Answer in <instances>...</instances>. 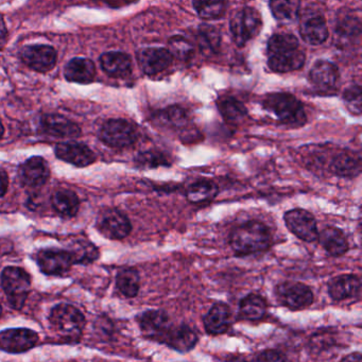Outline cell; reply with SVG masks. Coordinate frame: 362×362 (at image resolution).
Returning <instances> with one entry per match:
<instances>
[{"mask_svg":"<svg viewBox=\"0 0 362 362\" xmlns=\"http://www.w3.org/2000/svg\"><path fill=\"white\" fill-rule=\"evenodd\" d=\"M329 170L338 177L351 179L361 173V163L351 154L340 153L330 163Z\"/></svg>","mask_w":362,"mask_h":362,"instance_id":"cell-28","label":"cell"},{"mask_svg":"<svg viewBox=\"0 0 362 362\" xmlns=\"http://www.w3.org/2000/svg\"><path fill=\"white\" fill-rule=\"evenodd\" d=\"M52 201L54 209L64 217H74L79 211V198L71 190H58L54 192Z\"/></svg>","mask_w":362,"mask_h":362,"instance_id":"cell-30","label":"cell"},{"mask_svg":"<svg viewBox=\"0 0 362 362\" xmlns=\"http://www.w3.org/2000/svg\"><path fill=\"white\" fill-rule=\"evenodd\" d=\"M310 80L320 88H334L339 79L338 69L328 61H317L310 71Z\"/></svg>","mask_w":362,"mask_h":362,"instance_id":"cell-27","label":"cell"},{"mask_svg":"<svg viewBox=\"0 0 362 362\" xmlns=\"http://www.w3.org/2000/svg\"><path fill=\"white\" fill-rule=\"evenodd\" d=\"M141 279L135 269L129 268L119 271L116 277V286L120 293L126 298H134L139 294Z\"/></svg>","mask_w":362,"mask_h":362,"instance_id":"cell-31","label":"cell"},{"mask_svg":"<svg viewBox=\"0 0 362 362\" xmlns=\"http://www.w3.org/2000/svg\"><path fill=\"white\" fill-rule=\"evenodd\" d=\"M103 71L110 77L124 78L132 71V60L129 54L120 52H110L100 57Z\"/></svg>","mask_w":362,"mask_h":362,"instance_id":"cell-24","label":"cell"},{"mask_svg":"<svg viewBox=\"0 0 362 362\" xmlns=\"http://www.w3.org/2000/svg\"><path fill=\"white\" fill-rule=\"evenodd\" d=\"M1 285L9 304L14 309H22L30 292V275L18 267H7L1 273Z\"/></svg>","mask_w":362,"mask_h":362,"instance_id":"cell-5","label":"cell"},{"mask_svg":"<svg viewBox=\"0 0 362 362\" xmlns=\"http://www.w3.org/2000/svg\"><path fill=\"white\" fill-rule=\"evenodd\" d=\"M50 325L59 337L69 342L79 340L86 327V317L76 307L60 304L52 309Z\"/></svg>","mask_w":362,"mask_h":362,"instance_id":"cell-3","label":"cell"},{"mask_svg":"<svg viewBox=\"0 0 362 362\" xmlns=\"http://www.w3.org/2000/svg\"><path fill=\"white\" fill-rule=\"evenodd\" d=\"M8 186H9V179L7 173L0 170V197H3L7 192Z\"/></svg>","mask_w":362,"mask_h":362,"instance_id":"cell-43","label":"cell"},{"mask_svg":"<svg viewBox=\"0 0 362 362\" xmlns=\"http://www.w3.org/2000/svg\"><path fill=\"white\" fill-rule=\"evenodd\" d=\"M199 337L197 332L187 324L171 325L163 339L162 344L177 353L186 354L194 349L198 343Z\"/></svg>","mask_w":362,"mask_h":362,"instance_id":"cell-17","label":"cell"},{"mask_svg":"<svg viewBox=\"0 0 362 362\" xmlns=\"http://www.w3.org/2000/svg\"><path fill=\"white\" fill-rule=\"evenodd\" d=\"M18 175L23 185L29 188H39L49 179V166L41 156H33L21 166Z\"/></svg>","mask_w":362,"mask_h":362,"instance_id":"cell-18","label":"cell"},{"mask_svg":"<svg viewBox=\"0 0 362 362\" xmlns=\"http://www.w3.org/2000/svg\"><path fill=\"white\" fill-rule=\"evenodd\" d=\"M74 264H90L98 258L99 251L92 243L83 239H78L74 243L71 251Z\"/></svg>","mask_w":362,"mask_h":362,"instance_id":"cell-36","label":"cell"},{"mask_svg":"<svg viewBox=\"0 0 362 362\" xmlns=\"http://www.w3.org/2000/svg\"><path fill=\"white\" fill-rule=\"evenodd\" d=\"M300 33L302 39L310 45H320L328 37L327 25L321 12L307 9L300 16Z\"/></svg>","mask_w":362,"mask_h":362,"instance_id":"cell-11","label":"cell"},{"mask_svg":"<svg viewBox=\"0 0 362 362\" xmlns=\"http://www.w3.org/2000/svg\"><path fill=\"white\" fill-rule=\"evenodd\" d=\"M41 128L45 134L57 139H75L81 135V129L75 122L57 114H47L41 119Z\"/></svg>","mask_w":362,"mask_h":362,"instance_id":"cell-20","label":"cell"},{"mask_svg":"<svg viewBox=\"0 0 362 362\" xmlns=\"http://www.w3.org/2000/svg\"><path fill=\"white\" fill-rule=\"evenodd\" d=\"M4 133H5V129H4L3 122L0 120V139L3 137Z\"/></svg>","mask_w":362,"mask_h":362,"instance_id":"cell-45","label":"cell"},{"mask_svg":"<svg viewBox=\"0 0 362 362\" xmlns=\"http://www.w3.org/2000/svg\"><path fill=\"white\" fill-rule=\"evenodd\" d=\"M37 262L41 271L47 275L66 274L74 264L71 252L60 249H44L37 253Z\"/></svg>","mask_w":362,"mask_h":362,"instance_id":"cell-12","label":"cell"},{"mask_svg":"<svg viewBox=\"0 0 362 362\" xmlns=\"http://www.w3.org/2000/svg\"><path fill=\"white\" fill-rule=\"evenodd\" d=\"M8 42V29L3 16H0V50L4 49Z\"/></svg>","mask_w":362,"mask_h":362,"instance_id":"cell-42","label":"cell"},{"mask_svg":"<svg viewBox=\"0 0 362 362\" xmlns=\"http://www.w3.org/2000/svg\"><path fill=\"white\" fill-rule=\"evenodd\" d=\"M23 62L33 71L45 73L52 71L56 66V49L48 45L27 46L21 52Z\"/></svg>","mask_w":362,"mask_h":362,"instance_id":"cell-15","label":"cell"},{"mask_svg":"<svg viewBox=\"0 0 362 362\" xmlns=\"http://www.w3.org/2000/svg\"><path fill=\"white\" fill-rule=\"evenodd\" d=\"M268 310L267 300L258 294H249L239 303V319L245 321H258L266 315Z\"/></svg>","mask_w":362,"mask_h":362,"instance_id":"cell-26","label":"cell"},{"mask_svg":"<svg viewBox=\"0 0 362 362\" xmlns=\"http://www.w3.org/2000/svg\"><path fill=\"white\" fill-rule=\"evenodd\" d=\"M166 119L168 120L169 124H173V127L181 128L187 124V117H186L185 112L179 107H171L166 112Z\"/></svg>","mask_w":362,"mask_h":362,"instance_id":"cell-40","label":"cell"},{"mask_svg":"<svg viewBox=\"0 0 362 362\" xmlns=\"http://www.w3.org/2000/svg\"><path fill=\"white\" fill-rule=\"evenodd\" d=\"M300 0H271L273 16L281 23L293 22L300 12Z\"/></svg>","mask_w":362,"mask_h":362,"instance_id":"cell-32","label":"cell"},{"mask_svg":"<svg viewBox=\"0 0 362 362\" xmlns=\"http://www.w3.org/2000/svg\"><path fill=\"white\" fill-rule=\"evenodd\" d=\"M341 360H342V361L361 362V354H360L359 351H357V353H351L349 354V355L345 356V357H343Z\"/></svg>","mask_w":362,"mask_h":362,"instance_id":"cell-44","label":"cell"},{"mask_svg":"<svg viewBox=\"0 0 362 362\" xmlns=\"http://www.w3.org/2000/svg\"><path fill=\"white\" fill-rule=\"evenodd\" d=\"M275 298L279 304L291 310H300L310 306L315 300L309 286L298 281H284L274 290Z\"/></svg>","mask_w":362,"mask_h":362,"instance_id":"cell-7","label":"cell"},{"mask_svg":"<svg viewBox=\"0 0 362 362\" xmlns=\"http://www.w3.org/2000/svg\"><path fill=\"white\" fill-rule=\"evenodd\" d=\"M97 228L103 236L113 240L126 238L132 230L130 220L118 209L101 211L97 219Z\"/></svg>","mask_w":362,"mask_h":362,"instance_id":"cell-10","label":"cell"},{"mask_svg":"<svg viewBox=\"0 0 362 362\" xmlns=\"http://www.w3.org/2000/svg\"><path fill=\"white\" fill-rule=\"evenodd\" d=\"M218 194V186L211 180L201 179L194 182L186 190V198L190 203L209 202Z\"/></svg>","mask_w":362,"mask_h":362,"instance_id":"cell-29","label":"cell"},{"mask_svg":"<svg viewBox=\"0 0 362 362\" xmlns=\"http://www.w3.org/2000/svg\"><path fill=\"white\" fill-rule=\"evenodd\" d=\"M139 327L146 338L162 343L171 327L170 317L164 310H147L139 319Z\"/></svg>","mask_w":362,"mask_h":362,"instance_id":"cell-14","label":"cell"},{"mask_svg":"<svg viewBox=\"0 0 362 362\" xmlns=\"http://www.w3.org/2000/svg\"><path fill=\"white\" fill-rule=\"evenodd\" d=\"M137 166L141 168H158V167H168L171 163L168 158L162 152L156 151V150H149V151L141 152L136 156Z\"/></svg>","mask_w":362,"mask_h":362,"instance_id":"cell-37","label":"cell"},{"mask_svg":"<svg viewBox=\"0 0 362 362\" xmlns=\"http://www.w3.org/2000/svg\"><path fill=\"white\" fill-rule=\"evenodd\" d=\"M232 323V311L226 303H216L203 317L205 330L211 336L228 332Z\"/></svg>","mask_w":362,"mask_h":362,"instance_id":"cell-22","label":"cell"},{"mask_svg":"<svg viewBox=\"0 0 362 362\" xmlns=\"http://www.w3.org/2000/svg\"><path fill=\"white\" fill-rule=\"evenodd\" d=\"M56 154L60 160L77 167L90 166L96 160V156L90 147L75 141L59 144Z\"/></svg>","mask_w":362,"mask_h":362,"instance_id":"cell-19","label":"cell"},{"mask_svg":"<svg viewBox=\"0 0 362 362\" xmlns=\"http://www.w3.org/2000/svg\"><path fill=\"white\" fill-rule=\"evenodd\" d=\"M192 5L200 18L216 20L223 16L226 0H192Z\"/></svg>","mask_w":362,"mask_h":362,"instance_id":"cell-34","label":"cell"},{"mask_svg":"<svg viewBox=\"0 0 362 362\" xmlns=\"http://www.w3.org/2000/svg\"><path fill=\"white\" fill-rule=\"evenodd\" d=\"M287 357L276 349H267V351L258 354L255 357V360H258V361H285Z\"/></svg>","mask_w":362,"mask_h":362,"instance_id":"cell-41","label":"cell"},{"mask_svg":"<svg viewBox=\"0 0 362 362\" xmlns=\"http://www.w3.org/2000/svg\"><path fill=\"white\" fill-rule=\"evenodd\" d=\"M169 52L180 60H187L194 54L192 44L183 37H173L169 41Z\"/></svg>","mask_w":362,"mask_h":362,"instance_id":"cell-38","label":"cell"},{"mask_svg":"<svg viewBox=\"0 0 362 362\" xmlns=\"http://www.w3.org/2000/svg\"><path fill=\"white\" fill-rule=\"evenodd\" d=\"M317 240L332 257L344 255L349 249V241L344 233L340 228L334 226H327L319 232Z\"/></svg>","mask_w":362,"mask_h":362,"instance_id":"cell-23","label":"cell"},{"mask_svg":"<svg viewBox=\"0 0 362 362\" xmlns=\"http://www.w3.org/2000/svg\"><path fill=\"white\" fill-rule=\"evenodd\" d=\"M137 61L141 71L148 76L158 75L173 63L170 52L165 48H144L137 52Z\"/></svg>","mask_w":362,"mask_h":362,"instance_id":"cell-16","label":"cell"},{"mask_svg":"<svg viewBox=\"0 0 362 362\" xmlns=\"http://www.w3.org/2000/svg\"><path fill=\"white\" fill-rule=\"evenodd\" d=\"M361 293V279L353 274L340 275L328 283V294L334 302L354 298Z\"/></svg>","mask_w":362,"mask_h":362,"instance_id":"cell-21","label":"cell"},{"mask_svg":"<svg viewBox=\"0 0 362 362\" xmlns=\"http://www.w3.org/2000/svg\"><path fill=\"white\" fill-rule=\"evenodd\" d=\"M64 76L76 83H90L96 76V67L90 59L75 58L65 66Z\"/></svg>","mask_w":362,"mask_h":362,"instance_id":"cell-25","label":"cell"},{"mask_svg":"<svg viewBox=\"0 0 362 362\" xmlns=\"http://www.w3.org/2000/svg\"><path fill=\"white\" fill-rule=\"evenodd\" d=\"M343 98H344L347 109L351 113L355 114V115L361 114L362 93L359 86H351L349 90H345Z\"/></svg>","mask_w":362,"mask_h":362,"instance_id":"cell-39","label":"cell"},{"mask_svg":"<svg viewBox=\"0 0 362 362\" xmlns=\"http://www.w3.org/2000/svg\"><path fill=\"white\" fill-rule=\"evenodd\" d=\"M198 43L203 54L206 56L216 54L220 46L219 31L214 26L203 25L199 29Z\"/></svg>","mask_w":362,"mask_h":362,"instance_id":"cell-35","label":"cell"},{"mask_svg":"<svg viewBox=\"0 0 362 362\" xmlns=\"http://www.w3.org/2000/svg\"><path fill=\"white\" fill-rule=\"evenodd\" d=\"M272 243L270 230L256 220L245 222L233 230L230 245L237 256H247L267 251Z\"/></svg>","mask_w":362,"mask_h":362,"instance_id":"cell-2","label":"cell"},{"mask_svg":"<svg viewBox=\"0 0 362 362\" xmlns=\"http://www.w3.org/2000/svg\"><path fill=\"white\" fill-rule=\"evenodd\" d=\"M262 29V18L253 8L245 7L233 14L230 30L233 40L238 46H243L257 37Z\"/></svg>","mask_w":362,"mask_h":362,"instance_id":"cell-6","label":"cell"},{"mask_svg":"<svg viewBox=\"0 0 362 362\" xmlns=\"http://www.w3.org/2000/svg\"><path fill=\"white\" fill-rule=\"evenodd\" d=\"M103 143L112 148H127L136 141L137 132L131 122L124 119H110L99 132Z\"/></svg>","mask_w":362,"mask_h":362,"instance_id":"cell-9","label":"cell"},{"mask_svg":"<svg viewBox=\"0 0 362 362\" xmlns=\"http://www.w3.org/2000/svg\"><path fill=\"white\" fill-rule=\"evenodd\" d=\"M39 334L28 328H10L0 332V349L11 354L24 353L35 346Z\"/></svg>","mask_w":362,"mask_h":362,"instance_id":"cell-13","label":"cell"},{"mask_svg":"<svg viewBox=\"0 0 362 362\" xmlns=\"http://www.w3.org/2000/svg\"><path fill=\"white\" fill-rule=\"evenodd\" d=\"M284 222L288 230L305 243H315L319 237L317 220L310 211L293 209L284 214Z\"/></svg>","mask_w":362,"mask_h":362,"instance_id":"cell-8","label":"cell"},{"mask_svg":"<svg viewBox=\"0 0 362 362\" xmlns=\"http://www.w3.org/2000/svg\"><path fill=\"white\" fill-rule=\"evenodd\" d=\"M1 311H3V309H1V306H0V315H1Z\"/></svg>","mask_w":362,"mask_h":362,"instance_id":"cell-46","label":"cell"},{"mask_svg":"<svg viewBox=\"0 0 362 362\" xmlns=\"http://www.w3.org/2000/svg\"><path fill=\"white\" fill-rule=\"evenodd\" d=\"M264 105L285 126L300 128L306 124V114L302 103L292 95L284 93L269 95L264 99Z\"/></svg>","mask_w":362,"mask_h":362,"instance_id":"cell-4","label":"cell"},{"mask_svg":"<svg viewBox=\"0 0 362 362\" xmlns=\"http://www.w3.org/2000/svg\"><path fill=\"white\" fill-rule=\"evenodd\" d=\"M268 64L276 73L298 71L305 63V54L298 39L292 35L279 33L268 42Z\"/></svg>","mask_w":362,"mask_h":362,"instance_id":"cell-1","label":"cell"},{"mask_svg":"<svg viewBox=\"0 0 362 362\" xmlns=\"http://www.w3.org/2000/svg\"><path fill=\"white\" fill-rule=\"evenodd\" d=\"M218 109H219L222 117L226 122H232V124L240 122L247 116V109L245 105L240 101L230 98V97H226L220 100L218 103Z\"/></svg>","mask_w":362,"mask_h":362,"instance_id":"cell-33","label":"cell"}]
</instances>
